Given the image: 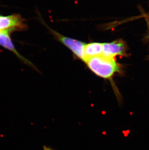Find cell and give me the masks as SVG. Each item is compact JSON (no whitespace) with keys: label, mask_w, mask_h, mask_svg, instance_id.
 I'll use <instances>...</instances> for the list:
<instances>
[{"label":"cell","mask_w":149,"mask_h":150,"mask_svg":"<svg viewBox=\"0 0 149 150\" xmlns=\"http://www.w3.org/2000/svg\"><path fill=\"white\" fill-rule=\"evenodd\" d=\"M84 62L96 75L105 79H110L120 70L115 58L105 57L102 54L88 58Z\"/></svg>","instance_id":"cell-1"},{"label":"cell","mask_w":149,"mask_h":150,"mask_svg":"<svg viewBox=\"0 0 149 150\" xmlns=\"http://www.w3.org/2000/svg\"><path fill=\"white\" fill-rule=\"evenodd\" d=\"M51 31L60 42L72 51L76 57L85 62L86 60L84 55V47L86 44L85 43L63 36L53 30Z\"/></svg>","instance_id":"cell-2"},{"label":"cell","mask_w":149,"mask_h":150,"mask_svg":"<svg viewBox=\"0 0 149 150\" xmlns=\"http://www.w3.org/2000/svg\"><path fill=\"white\" fill-rule=\"evenodd\" d=\"M27 28L24 20L19 15L0 16V31H22Z\"/></svg>","instance_id":"cell-3"},{"label":"cell","mask_w":149,"mask_h":150,"mask_svg":"<svg viewBox=\"0 0 149 150\" xmlns=\"http://www.w3.org/2000/svg\"><path fill=\"white\" fill-rule=\"evenodd\" d=\"M127 50L125 42L122 40L102 44V55L108 57L115 58L118 55L124 56L126 54Z\"/></svg>","instance_id":"cell-4"},{"label":"cell","mask_w":149,"mask_h":150,"mask_svg":"<svg viewBox=\"0 0 149 150\" xmlns=\"http://www.w3.org/2000/svg\"><path fill=\"white\" fill-rule=\"evenodd\" d=\"M10 32L7 31H0V45L6 48L8 50L13 52L18 57V58L21 59V60L24 61V62L27 64H30L31 65H32L30 62L22 57L15 49L14 45L12 42L10 38L9 35Z\"/></svg>","instance_id":"cell-5"},{"label":"cell","mask_w":149,"mask_h":150,"mask_svg":"<svg viewBox=\"0 0 149 150\" xmlns=\"http://www.w3.org/2000/svg\"><path fill=\"white\" fill-rule=\"evenodd\" d=\"M102 44L103 43L98 42H91L85 44L84 55L86 60L88 58L102 55Z\"/></svg>","instance_id":"cell-6"},{"label":"cell","mask_w":149,"mask_h":150,"mask_svg":"<svg viewBox=\"0 0 149 150\" xmlns=\"http://www.w3.org/2000/svg\"><path fill=\"white\" fill-rule=\"evenodd\" d=\"M43 150H54L53 149L51 148L48 147L47 146H44L43 148Z\"/></svg>","instance_id":"cell-7"}]
</instances>
